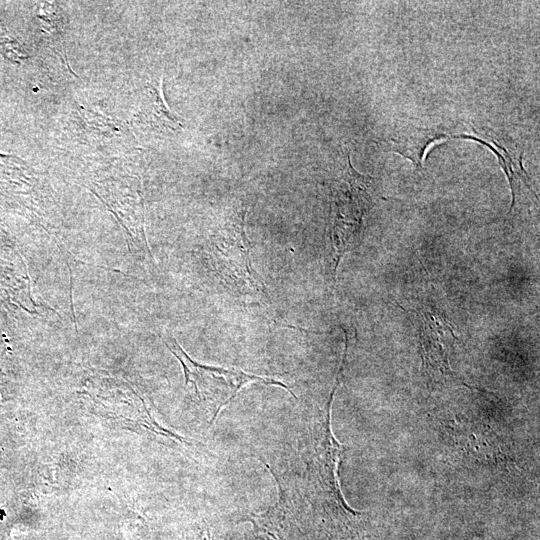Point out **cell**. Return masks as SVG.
<instances>
[{"mask_svg":"<svg viewBox=\"0 0 540 540\" xmlns=\"http://www.w3.org/2000/svg\"><path fill=\"white\" fill-rule=\"evenodd\" d=\"M421 318V342L426 366L444 376L451 375L447 353L441 341V333H438L448 325L442 322L440 318L434 317L427 312H424Z\"/></svg>","mask_w":540,"mask_h":540,"instance_id":"obj_4","label":"cell"},{"mask_svg":"<svg viewBox=\"0 0 540 540\" xmlns=\"http://www.w3.org/2000/svg\"><path fill=\"white\" fill-rule=\"evenodd\" d=\"M142 118L149 125L162 129L179 130L183 124L167 106L162 93V78L149 83L146 101L141 112Z\"/></svg>","mask_w":540,"mask_h":540,"instance_id":"obj_5","label":"cell"},{"mask_svg":"<svg viewBox=\"0 0 540 540\" xmlns=\"http://www.w3.org/2000/svg\"><path fill=\"white\" fill-rule=\"evenodd\" d=\"M339 179L346 188H339L335 195L336 213L331 229L333 275L342 257L357 243L363 216L371 206L370 178L358 173L350 157Z\"/></svg>","mask_w":540,"mask_h":540,"instance_id":"obj_1","label":"cell"},{"mask_svg":"<svg viewBox=\"0 0 540 540\" xmlns=\"http://www.w3.org/2000/svg\"><path fill=\"white\" fill-rule=\"evenodd\" d=\"M449 137L450 132L441 125L409 127L393 139L391 149L411 160L415 166L421 167L423 155L429 145Z\"/></svg>","mask_w":540,"mask_h":540,"instance_id":"obj_3","label":"cell"},{"mask_svg":"<svg viewBox=\"0 0 540 540\" xmlns=\"http://www.w3.org/2000/svg\"><path fill=\"white\" fill-rule=\"evenodd\" d=\"M173 342L176 348L167 346L181 362L186 383L193 384L198 398L208 402L214 408L210 424H213L222 408L230 403L239 390L248 383L260 382L267 385L281 386L291 393L287 385L271 378L249 374L236 368L196 363L181 349L175 340Z\"/></svg>","mask_w":540,"mask_h":540,"instance_id":"obj_2","label":"cell"}]
</instances>
